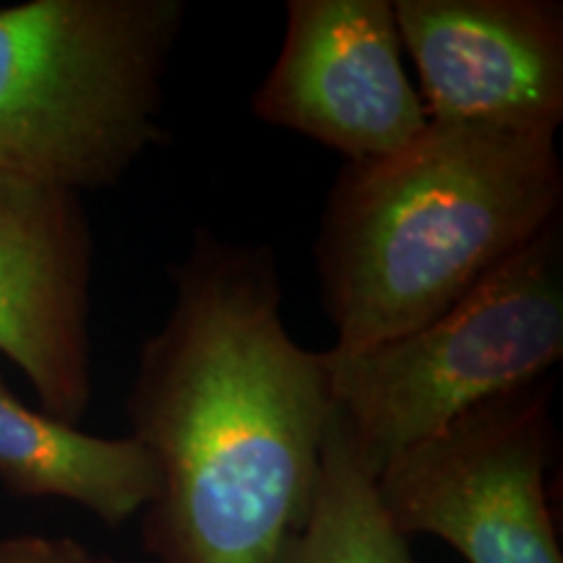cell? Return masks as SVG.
I'll return each instance as SVG.
<instances>
[{
  "label": "cell",
  "mask_w": 563,
  "mask_h": 563,
  "mask_svg": "<svg viewBox=\"0 0 563 563\" xmlns=\"http://www.w3.org/2000/svg\"><path fill=\"white\" fill-rule=\"evenodd\" d=\"M173 306L136 357L125 412L157 473L154 563H282L311 514L334 405L323 352L285 323L269 245L194 232Z\"/></svg>",
  "instance_id": "obj_1"
},
{
  "label": "cell",
  "mask_w": 563,
  "mask_h": 563,
  "mask_svg": "<svg viewBox=\"0 0 563 563\" xmlns=\"http://www.w3.org/2000/svg\"><path fill=\"white\" fill-rule=\"evenodd\" d=\"M551 136L428 123L382 159L344 162L313 258L336 350L389 342L439 319L561 220Z\"/></svg>",
  "instance_id": "obj_2"
},
{
  "label": "cell",
  "mask_w": 563,
  "mask_h": 563,
  "mask_svg": "<svg viewBox=\"0 0 563 563\" xmlns=\"http://www.w3.org/2000/svg\"><path fill=\"white\" fill-rule=\"evenodd\" d=\"M183 0H30L0 9V173L87 194L170 141L165 81Z\"/></svg>",
  "instance_id": "obj_3"
},
{
  "label": "cell",
  "mask_w": 563,
  "mask_h": 563,
  "mask_svg": "<svg viewBox=\"0 0 563 563\" xmlns=\"http://www.w3.org/2000/svg\"><path fill=\"white\" fill-rule=\"evenodd\" d=\"M321 352L334 410L378 475L397 452L561 363V220L426 327Z\"/></svg>",
  "instance_id": "obj_4"
},
{
  "label": "cell",
  "mask_w": 563,
  "mask_h": 563,
  "mask_svg": "<svg viewBox=\"0 0 563 563\" xmlns=\"http://www.w3.org/2000/svg\"><path fill=\"white\" fill-rule=\"evenodd\" d=\"M551 378L490 399L384 462L391 525L431 534L467 563H563L545 473L555 454Z\"/></svg>",
  "instance_id": "obj_5"
},
{
  "label": "cell",
  "mask_w": 563,
  "mask_h": 563,
  "mask_svg": "<svg viewBox=\"0 0 563 563\" xmlns=\"http://www.w3.org/2000/svg\"><path fill=\"white\" fill-rule=\"evenodd\" d=\"M251 110L344 162L389 157L431 123L407 76L394 0H290Z\"/></svg>",
  "instance_id": "obj_6"
},
{
  "label": "cell",
  "mask_w": 563,
  "mask_h": 563,
  "mask_svg": "<svg viewBox=\"0 0 563 563\" xmlns=\"http://www.w3.org/2000/svg\"><path fill=\"white\" fill-rule=\"evenodd\" d=\"M95 235L81 194L0 173V355L76 426L95 394Z\"/></svg>",
  "instance_id": "obj_7"
},
{
  "label": "cell",
  "mask_w": 563,
  "mask_h": 563,
  "mask_svg": "<svg viewBox=\"0 0 563 563\" xmlns=\"http://www.w3.org/2000/svg\"><path fill=\"white\" fill-rule=\"evenodd\" d=\"M431 123L551 136L563 121L559 0H394Z\"/></svg>",
  "instance_id": "obj_8"
},
{
  "label": "cell",
  "mask_w": 563,
  "mask_h": 563,
  "mask_svg": "<svg viewBox=\"0 0 563 563\" xmlns=\"http://www.w3.org/2000/svg\"><path fill=\"white\" fill-rule=\"evenodd\" d=\"M0 485L21 498H58L121 527L150 506L157 473L131 435H95L21 402L0 376Z\"/></svg>",
  "instance_id": "obj_9"
},
{
  "label": "cell",
  "mask_w": 563,
  "mask_h": 563,
  "mask_svg": "<svg viewBox=\"0 0 563 563\" xmlns=\"http://www.w3.org/2000/svg\"><path fill=\"white\" fill-rule=\"evenodd\" d=\"M282 563H415L410 540L386 517L376 473L336 410L323 441L311 514Z\"/></svg>",
  "instance_id": "obj_10"
},
{
  "label": "cell",
  "mask_w": 563,
  "mask_h": 563,
  "mask_svg": "<svg viewBox=\"0 0 563 563\" xmlns=\"http://www.w3.org/2000/svg\"><path fill=\"white\" fill-rule=\"evenodd\" d=\"M0 563H121L68 534L16 532L0 538Z\"/></svg>",
  "instance_id": "obj_11"
}]
</instances>
